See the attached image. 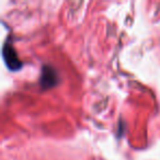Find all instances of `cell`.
Instances as JSON below:
<instances>
[{
    "label": "cell",
    "instance_id": "1",
    "mask_svg": "<svg viewBox=\"0 0 160 160\" xmlns=\"http://www.w3.org/2000/svg\"><path fill=\"white\" fill-rule=\"evenodd\" d=\"M2 55L3 59H5L7 66L9 67L11 70H18L22 67V62L19 59L18 54H17L14 47L10 42H6L2 48Z\"/></svg>",
    "mask_w": 160,
    "mask_h": 160
},
{
    "label": "cell",
    "instance_id": "2",
    "mask_svg": "<svg viewBox=\"0 0 160 160\" xmlns=\"http://www.w3.org/2000/svg\"><path fill=\"white\" fill-rule=\"evenodd\" d=\"M58 82V76L55 69L51 66H44L41 76V85L43 88H52Z\"/></svg>",
    "mask_w": 160,
    "mask_h": 160
}]
</instances>
